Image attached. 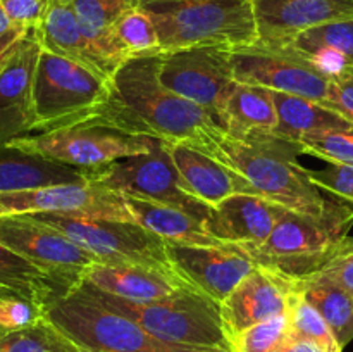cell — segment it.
<instances>
[{"label":"cell","mask_w":353,"mask_h":352,"mask_svg":"<svg viewBox=\"0 0 353 352\" xmlns=\"http://www.w3.org/2000/svg\"><path fill=\"white\" fill-rule=\"evenodd\" d=\"M161 55L128 59L109 79L105 100L85 124L172 144H196L210 130L221 128L212 114L162 85Z\"/></svg>","instance_id":"6da1fadb"},{"label":"cell","mask_w":353,"mask_h":352,"mask_svg":"<svg viewBox=\"0 0 353 352\" xmlns=\"http://www.w3.org/2000/svg\"><path fill=\"white\" fill-rule=\"evenodd\" d=\"M190 145L243 176L261 197L290 211L321 214L330 202L319 186L310 182L307 168L299 162L300 155L305 154L299 141L278 137L272 131L233 137L223 128H214Z\"/></svg>","instance_id":"7a4b0ae2"},{"label":"cell","mask_w":353,"mask_h":352,"mask_svg":"<svg viewBox=\"0 0 353 352\" xmlns=\"http://www.w3.org/2000/svg\"><path fill=\"white\" fill-rule=\"evenodd\" d=\"M353 228V207L331 200L321 214L288 211L259 245L238 247L257 266L290 280L319 273L336 254Z\"/></svg>","instance_id":"3957f363"},{"label":"cell","mask_w":353,"mask_h":352,"mask_svg":"<svg viewBox=\"0 0 353 352\" xmlns=\"http://www.w3.org/2000/svg\"><path fill=\"white\" fill-rule=\"evenodd\" d=\"M162 54L181 48H241L259 41L252 0H141Z\"/></svg>","instance_id":"277c9868"},{"label":"cell","mask_w":353,"mask_h":352,"mask_svg":"<svg viewBox=\"0 0 353 352\" xmlns=\"http://www.w3.org/2000/svg\"><path fill=\"white\" fill-rule=\"evenodd\" d=\"M81 286L109 309L130 317L145 331L169 344L203 349H230L219 304L195 289L154 302H131L109 295L88 283Z\"/></svg>","instance_id":"5b68a950"},{"label":"cell","mask_w":353,"mask_h":352,"mask_svg":"<svg viewBox=\"0 0 353 352\" xmlns=\"http://www.w3.org/2000/svg\"><path fill=\"white\" fill-rule=\"evenodd\" d=\"M45 316L86 352H207L210 349L169 344L130 317L93 299L79 283L45 309Z\"/></svg>","instance_id":"8992f818"},{"label":"cell","mask_w":353,"mask_h":352,"mask_svg":"<svg viewBox=\"0 0 353 352\" xmlns=\"http://www.w3.org/2000/svg\"><path fill=\"white\" fill-rule=\"evenodd\" d=\"M109 81L90 69L41 48L34 75V133L64 130L92 119Z\"/></svg>","instance_id":"52a82bcc"},{"label":"cell","mask_w":353,"mask_h":352,"mask_svg":"<svg viewBox=\"0 0 353 352\" xmlns=\"http://www.w3.org/2000/svg\"><path fill=\"white\" fill-rule=\"evenodd\" d=\"M34 219L55 228L103 264H145L171 268L165 242L133 221L41 213Z\"/></svg>","instance_id":"ba28073f"},{"label":"cell","mask_w":353,"mask_h":352,"mask_svg":"<svg viewBox=\"0 0 353 352\" xmlns=\"http://www.w3.org/2000/svg\"><path fill=\"white\" fill-rule=\"evenodd\" d=\"M90 182L124 197L178 207L205 224L214 213V207L188 192L162 140H155L147 154L130 155L90 169Z\"/></svg>","instance_id":"9c48e42d"},{"label":"cell","mask_w":353,"mask_h":352,"mask_svg":"<svg viewBox=\"0 0 353 352\" xmlns=\"http://www.w3.org/2000/svg\"><path fill=\"white\" fill-rule=\"evenodd\" d=\"M10 144L50 161L95 169L117 159L147 154L154 147L155 138L137 137L100 124H78L64 130L28 135Z\"/></svg>","instance_id":"30bf717a"},{"label":"cell","mask_w":353,"mask_h":352,"mask_svg":"<svg viewBox=\"0 0 353 352\" xmlns=\"http://www.w3.org/2000/svg\"><path fill=\"white\" fill-rule=\"evenodd\" d=\"M233 68L238 83L303 97L324 106L330 97L331 78L290 43L257 41L234 48Z\"/></svg>","instance_id":"8fae6325"},{"label":"cell","mask_w":353,"mask_h":352,"mask_svg":"<svg viewBox=\"0 0 353 352\" xmlns=\"http://www.w3.org/2000/svg\"><path fill=\"white\" fill-rule=\"evenodd\" d=\"M159 78L172 93L212 114L217 123L228 97L238 83L234 78L233 50L224 47L165 52L161 55Z\"/></svg>","instance_id":"7c38bea8"},{"label":"cell","mask_w":353,"mask_h":352,"mask_svg":"<svg viewBox=\"0 0 353 352\" xmlns=\"http://www.w3.org/2000/svg\"><path fill=\"white\" fill-rule=\"evenodd\" d=\"M0 244L45 269L68 292L83 282L86 269L97 262L90 252L76 245L71 238L34 219L31 214L0 216Z\"/></svg>","instance_id":"4fadbf2b"},{"label":"cell","mask_w":353,"mask_h":352,"mask_svg":"<svg viewBox=\"0 0 353 352\" xmlns=\"http://www.w3.org/2000/svg\"><path fill=\"white\" fill-rule=\"evenodd\" d=\"M41 213L78 214L134 223L124 195L92 182L0 193V216Z\"/></svg>","instance_id":"5bb4252c"},{"label":"cell","mask_w":353,"mask_h":352,"mask_svg":"<svg viewBox=\"0 0 353 352\" xmlns=\"http://www.w3.org/2000/svg\"><path fill=\"white\" fill-rule=\"evenodd\" d=\"M165 248L172 269L217 304L223 302L257 266L236 245L165 244Z\"/></svg>","instance_id":"9a60e30c"},{"label":"cell","mask_w":353,"mask_h":352,"mask_svg":"<svg viewBox=\"0 0 353 352\" xmlns=\"http://www.w3.org/2000/svg\"><path fill=\"white\" fill-rule=\"evenodd\" d=\"M40 54L37 30H31L0 69V144L34 133V75Z\"/></svg>","instance_id":"2e32d148"},{"label":"cell","mask_w":353,"mask_h":352,"mask_svg":"<svg viewBox=\"0 0 353 352\" xmlns=\"http://www.w3.org/2000/svg\"><path fill=\"white\" fill-rule=\"evenodd\" d=\"M293 280L262 266H255L240 285L219 304L228 338L262 321L286 314Z\"/></svg>","instance_id":"e0dca14e"},{"label":"cell","mask_w":353,"mask_h":352,"mask_svg":"<svg viewBox=\"0 0 353 352\" xmlns=\"http://www.w3.org/2000/svg\"><path fill=\"white\" fill-rule=\"evenodd\" d=\"M259 41L288 43L296 35L353 19V0H252Z\"/></svg>","instance_id":"ac0fdd59"},{"label":"cell","mask_w":353,"mask_h":352,"mask_svg":"<svg viewBox=\"0 0 353 352\" xmlns=\"http://www.w3.org/2000/svg\"><path fill=\"white\" fill-rule=\"evenodd\" d=\"M288 207L252 193H234L214 206L207 230L228 245H259L271 235Z\"/></svg>","instance_id":"d6986e66"},{"label":"cell","mask_w":353,"mask_h":352,"mask_svg":"<svg viewBox=\"0 0 353 352\" xmlns=\"http://www.w3.org/2000/svg\"><path fill=\"white\" fill-rule=\"evenodd\" d=\"M83 282L131 302H154L193 289L174 269L145 264L93 262L83 275Z\"/></svg>","instance_id":"ffe728a7"},{"label":"cell","mask_w":353,"mask_h":352,"mask_svg":"<svg viewBox=\"0 0 353 352\" xmlns=\"http://www.w3.org/2000/svg\"><path fill=\"white\" fill-rule=\"evenodd\" d=\"M162 144H164V148L168 150L172 164L178 169L188 192L205 202L207 206H217L234 193L259 195L243 176L234 173L233 169L224 166L217 159L210 157L200 148L190 144H183V141L172 144V141L162 140Z\"/></svg>","instance_id":"44dd1931"},{"label":"cell","mask_w":353,"mask_h":352,"mask_svg":"<svg viewBox=\"0 0 353 352\" xmlns=\"http://www.w3.org/2000/svg\"><path fill=\"white\" fill-rule=\"evenodd\" d=\"M85 182H90V169L50 161L12 144H0V193Z\"/></svg>","instance_id":"7402d4cb"},{"label":"cell","mask_w":353,"mask_h":352,"mask_svg":"<svg viewBox=\"0 0 353 352\" xmlns=\"http://www.w3.org/2000/svg\"><path fill=\"white\" fill-rule=\"evenodd\" d=\"M81 30L97 57L102 61L110 78L128 61L126 52L117 41L114 26L130 10L138 9L141 0H68Z\"/></svg>","instance_id":"603a6c76"},{"label":"cell","mask_w":353,"mask_h":352,"mask_svg":"<svg viewBox=\"0 0 353 352\" xmlns=\"http://www.w3.org/2000/svg\"><path fill=\"white\" fill-rule=\"evenodd\" d=\"M41 48L69 59L109 81L110 75L90 47L74 10L68 0H50L47 14L37 30Z\"/></svg>","instance_id":"cb8c5ba5"},{"label":"cell","mask_w":353,"mask_h":352,"mask_svg":"<svg viewBox=\"0 0 353 352\" xmlns=\"http://www.w3.org/2000/svg\"><path fill=\"white\" fill-rule=\"evenodd\" d=\"M124 199L134 223L157 235L165 244L223 245V242L210 235L203 221L196 219L195 216L178 207L134 199V197H124Z\"/></svg>","instance_id":"d4e9b609"},{"label":"cell","mask_w":353,"mask_h":352,"mask_svg":"<svg viewBox=\"0 0 353 352\" xmlns=\"http://www.w3.org/2000/svg\"><path fill=\"white\" fill-rule=\"evenodd\" d=\"M219 124L233 137H243L255 131H274L278 110L271 90L236 83L221 110Z\"/></svg>","instance_id":"484cf974"},{"label":"cell","mask_w":353,"mask_h":352,"mask_svg":"<svg viewBox=\"0 0 353 352\" xmlns=\"http://www.w3.org/2000/svg\"><path fill=\"white\" fill-rule=\"evenodd\" d=\"M278 110V124L272 133L299 141L305 135L330 130H352L353 123L324 104L303 97L271 92Z\"/></svg>","instance_id":"4316f807"},{"label":"cell","mask_w":353,"mask_h":352,"mask_svg":"<svg viewBox=\"0 0 353 352\" xmlns=\"http://www.w3.org/2000/svg\"><path fill=\"white\" fill-rule=\"evenodd\" d=\"M293 282L326 320L340 347H347L353 340V293L350 290L321 273Z\"/></svg>","instance_id":"83f0119b"},{"label":"cell","mask_w":353,"mask_h":352,"mask_svg":"<svg viewBox=\"0 0 353 352\" xmlns=\"http://www.w3.org/2000/svg\"><path fill=\"white\" fill-rule=\"evenodd\" d=\"M0 286L34 300L45 309L55 299L69 293L68 289L45 269L38 268L3 244H0Z\"/></svg>","instance_id":"f1b7e54d"},{"label":"cell","mask_w":353,"mask_h":352,"mask_svg":"<svg viewBox=\"0 0 353 352\" xmlns=\"http://www.w3.org/2000/svg\"><path fill=\"white\" fill-rule=\"evenodd\" d=\"M0 352H86L47 316L0 338Z\"/></svg>","instance_id":"f546056e"},{"label":"cell","mask_w":353,"mask_h":352,"mask_svg":"<svg viewBox=\"0 0 353 352\" xmlns=\"http://www.w3.org/2000/svg\"><path fill=\"white\" fill-rule=\"evenodd\" d=\"M286 316H288L290 337L316 342L326 352L343 351L336 338H334L330 324L321 316L319 311L303 297V293L296 289L295 282H293V290L292 295H290Z\"/></svg>","instance_id":"4dcf8cb0"},{"label":"cell","mask_w":353,"mask_h":352,"mask_svg":"<svg viewBox=\"0 0 353 352\" xmlns=\"http://www.w3.org/2000/svg\"><path fill=\"white\" fill-rule=\"evenodd\" d=\"M114 33L128 59L162 54L157 28L141 7L124 14L114 26Z\"/></svg>","instance_id":"1f68e13d"},{"label":"cell","mask_w":353,"mask_h":352,"mask_svg":"<svg viewBox=\"0 0 353 352\" xmlns=\"http://www.w3.org/2000/svg\"><path fill=\"white\" fill-rule=\"evenodd\" d=\"M288 43L300 52L330 48V50H334L347 57L350 64H353V19L312 28V30L296 35Z\"/></svg>","instance_id":"d6a6232c"},{"label":"cell","mask_w":353,"mask_h":352,"mask_svg":"<svg viewBox=\"0 0 353 352\" xmlns=\"http://www.w3.org/2000/svg\"><path fill=\"white\" fill-rule=\"evenodd\" d=\"M288 337V316L283 314L234 335L230 344L233 352H278Z\"/></svg>","instance_id":"836d02e7"},{"label":"cell","mask_w":353,"mask_h":352,"mask_svg":"<svg viewBox=\"0 0 353 352\" xmlns=\"http://www.w3.org/2000/svg\"><path fill=\"white\" fill-rule=\"evenodd\" d=\"M303 152L330 164L353 166V128L352 130H330L305 135L299 140Z\"/></svg>","instance_id":"e575fe53"},{"label":"cell","mask_w":353,"mask_h":352,"mask_svg":"<svg viewBox=\"0 0 353 352\" xmlns=\"http://www.w3.org/2000/svg\"><path fill=\"white\" fill-rule=\"evenodd\" d=\"M45 317V307L34 300L0 286V328L6 333L21 330Z\"/></svg>","instance_id":"d590c367"},{"label":"cell","mask_w":353,"mask_h":352,"mask_svg":"<svg viewBox=\"0 0 353 352\" xmlns=\"http://www.w3.org/2000/svg\"><path fill=\"white\" fill-rule=\"evenodd\" d=\"M307 175L321 190L353 204V166L330 164L324 169H307Z\"/></svg>","instance_id":"8d00e7d4"},{"label":"cell","mask_w":353,"mask_h":352,"mask_svg":"<svg viewBox=\"0 0 353 352\" xmlns=\"http://www.w3.org/2000/svg\"><path fill=\"white\" fill-rule=\"evenodd\" d=\"M50 0H0L7 17L24 30H38Z\"/></svg>","instance_id":"74e56055"},{"label":"cell","mask_w":353,"mask_h":352,"mask_svg":"<svg viewBox=\"0 0 353 352\" xmlns=\"http://www.w3.org/2000/svg\"><path fill=\"white\" fill-rule=\"evenodd\" d=\"M319 273L353 293V237H348L341 244L336 254Z\"/></svg>","instance_id":"f35d334b"},{"label":"cell","mask_w":353,"mask_h":352,"mask_svg":"<svg viewBox=\"0 0 353 352\" xmlns=\"http://www.w3.org/2000/svg\"><path fill=\"white\" fill-rule=\"evenodd\" d=\"M326 107H330L341 117L353 123V66L348 68L343 75L331 79Z\"/></svg>","instance_id":"ab89813d"},{"label":"cell","mask_w":353,"mask_h":352,"mask_svg":"<svg viewBox=\"0 0 353 352\" xmlns=\"http://www.w3.org/2000/svg\"><path fill=\"white\" fill-rule=\"evenodd\" d=\"M30 31L14 24L12 21L7 17L2 6H0V69L6 66V62L9 61L10 55L14 54L17 45L21 43V40H23Z\"/></svg>","instance_id":"60d3db41"},{"label":"cell","mask_w":353,"mask_h":352,"mask_svg":"<svg viewBox=\"0 0 353 352\" xmlns=\"http://www.w3.org/2000/svg\"><path fill=\"white\" fill-rule=\"evenodd\" d=\"M278 352H326V351L312 340L288 337V340L281 345V349H279Z\"/></svg>","instance_id":"b9f144b4"},{"label":"cell","mask_w":353,"mask_h":352,"mask_svg":"<svg viewBox=\"0 0 353 352\" xmlns=\"http://www.w3.org/2000/svg\"><path fill=\"white\" fill-rule=\"evenodd\" d=\"M207 352H233V351H230V349H210V351Z\"/></svg>","instance_id":"7bdbcfd3"},{"label":"cell","mask_w":353,"mask_h":352,"mask_svg":"<svg viewBox=\"0 0 353 352\" xmlns=\"http://www.w3.org/2000/svg\"><path fill=\"white\" fill-rule=\"evenodd\" d=\"M3 335H6V331H3V330H2V328H0V338H2V337H3Z\"/></svg>","instance_id":"ee69618b"}]
</instances>
